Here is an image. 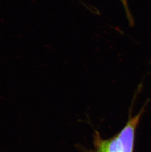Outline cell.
I'll return each mask as SVG.
<instances>
[{
	"mask_svg": "<svg viewBox=\"0 0 151 152\" xmlns=\"http://www.w3.org/2000/svg\"><path fill=\"white\" fill-rule=\"evenodd\" d=\"M146 104L134 116L130 114L127 124L120 132L115 135L121 152H134L136 130L141 117L144 113Z\"/></svg>",
	"mask_w": 151,
	"mask_h": 152,
	"instance_id": "1",
	"label": "cell"
},
{
	"mask_svg": "<svg viewBox=\"0 0 151 152\" xmlns=\"http://www.w3.org/2000/svg\"><path fill=\"white\" fill-rule=\"evenodd\" d=\"M120 1H121V3L122 4L123 7H124V10L125 12L126 15L127 16V19H128V21L130 26L132 27V26H134V20L132 15H131V12H130L127 0H120Z\"/></svg>",
	"mask_w": 151,
	"mask_h": 152,
	"instance_id": "2",
	"label": "cell"
},
{
	"mask_svg": "<svg viewBox=\"0 0 151 152\" xmlns=\"http://www.w3.org/2000/svg\"><path fill=\"white\" fill-rule=\"evenodd\" d=\"M89 152H94V151H89Z\"/></svg>",
	"mask_w": 151,
	"mask_h": 152,
	"instance_id": "3",
	"label": "cell"
}]
</instances>
